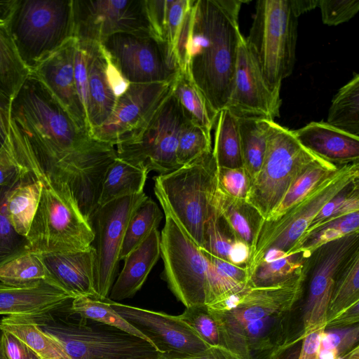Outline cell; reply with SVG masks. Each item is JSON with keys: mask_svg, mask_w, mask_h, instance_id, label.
Returning <instances> with one entry per match:
<instances>
[{"mask_svg": "<svg viewBox=\"0 0 359 359\" xmlns=\"http://www.w3.org/2000/svg\"><path fill=\"white\" fill-rule=\"evenodd\" d=\"M58 311L28 318L69 359H143L159 354L151 344L134 335L93 320L61 316Z\"/></svg>", "mask_w": 359, "mask_h": 359, "instance_id": "cell-4", "label": "cell"}, {"mask_svg": "<svg viewBox=\"0 0 359 359\" xmlns=\"http://www.w3.org/2000/svg\"><path fill=\"white\" fill-rule=\"evenodd\" d=\"M156 196L165 216L161 232L164 279L186 308L205 305L208 260L179 224L164 200L159 195Z\"/></svg>", "mask_w": 359, "mask_h": 359, "instance_id": "cell-10", "label": "cell"}, {"mask_svg": "<svg viewBox=\"0 0 359 359\" xmlns=\"http://www.w3.org/2000/svg\"><path fill=\"white\" fill-rule=\"evenodd\" d=\"M148 198L144 192L124 196L97 208L90 223L95 233V290L100 299L108 298L115 281L121 245L128 222Z\"/></svg>", "mask_w": 359, "mask_h": 359, "instance_id": "cell-14", "label": "cell"}, {"mask_svg": "<svg viewBox=\"0 0 359 359\" xmlns=\"http://www.w3.org/2000/svg\"><path fill=\"white\" fill-rule=\"evenodd\" d=\"M239 0H191L180 34L176 57L217 113L230 97L237 52L243 36Z\"/></svg>", "mask_w": 359, "mask_h": 359, "instance_id": "cell-2", "label": "cell"}, {"mask_svg": "<svg viewBox=\"0 0 359 359\" xmlns=\"http://www.w3.org/2000/svg\"><path fill=\"white\" fill-rule=\"evenodd\" d=\"M250 248L245 243L233 240L228 255V262L233 265L246 267L249 262Z\"/></svg>", "mask_w": 359, "mask_h": 359, "instance_id": "cell-58", "label": "cell"}, {"mask_svg": "<svg viewBox=\"0 0 359 359\" xmlns=\"http://www.w3.org/2000/svg\"><path fill=\"white\" fill-rule=\"evenodd\" d=\"M319 158L300 144L292 130L271 121L262 165L246 202L266 219L296 177Z\"/></svg>", "mask_w": 359, "mask_h": 359, "instance_id": "cell-9", "label": "cell"}, {"mask_svg": "<svg viewBox=\"0 0 359 359\" xmlns=\"http://www.w3.org/2000/svg\"><path fill=\"white\" fill-rule=\"evenodd\" d=\"M143 359H162V358L161 356V354L159 353L158 355H157L156 356H153V357H150V358H143Z\"/></svg>", "mask_w": 359, "mask_h": 359, "instance_id": "cell-60", "label": "cell"}, {"mask_svg": "<svg viewBox=\"0 0 359 359\" xmlns=\"http://www.w3.org/2000/svg\"><path fill=\"white\" fill-rule=\"evenodd\" d=\"M281 99L266 82L255 55L242 36L226 108L238 118L274 121L280 115Z\"/></svg>", "mask_w": 359, "mask_h": 359, "instance_id": "cell-17", "label": "cell"}, {"mask_svg": "<svg viewBox=\"0 0 359 359\" xmlns=\"http://www.w3.org/2000/svg\"><path fill=\"white\" fill-rule=\"evenodd\" d=\"M0 352L4 359H41L31 348L10 332L0 333Z\"/></svg>", "mask_w": 359, "mask_h": 359, "instance_id": "cell-52", "label": "cell"}, {"mask_svg": "<svg viewBox=\"0 0 359 359\" xmlns=\"http://www.w3.org/2000/svg\"><path fill=\"white\" fill-rule=\"evenodd\" d=\"M359 231V211L323 222L304 238L299 240L285 254L302 252L309 257L320 246Z\"/></svg>", "mask_w": 359, "mask_h": 359, "instance_id": "cell-39", "label": "cell"}, {"mask_svg": "<svg viewBox=\"0 0 359 359\" xmlns=\"http://www.w3.org/2000/svg\"><path fill=\"white\" fill-rule=\"evenodd\" d=\"M359 179V162L339 165L337 170L298 203L273 220L262 219L246 266L249 278L270 249L285 253L299 240L322 208Z\"/></svg>", "mask_w": 359, "mask_h": 359, "instance_id": "cell-8", "label": "cell"}, {"mask_svg": "<svg viewBox=\"0 0 359 359\" xmlns=\"http://www.w3.org/2000/svg\"><path fill=\"white\" fill-rule=\"evenodd\" d=\"M30 74L18 53L6 21L0 18V90L13 99Z\"/></svg>", "mask_w": 359, "mask_h": 359, "instance_id": "cell-36", "label": "cell"}, {"mask_svg": "<svg viewBox=\"0 0 359 359\" xmlns=\"http://www.w3.org/2000/svg\"><path fill=\"white\" fill-rule=\"evenodd\" d=\"M329 125L359 137V75L342 86L334 96L329 109Z\"/></svg>", "mask_w": 359, "mask_h": 359, "instance_id": "cell-38", "label": "cell"}, {"mask_svg": "<svg viewBox=\"0 0 359 359\" xmlns=\"http://www.w3.org/2000/svg\"><path fill=\"white\" fill-rule=\"evenodd\" d=\"M43 280L56 282L41 253L25 250L0 264V281L4 283L29 285Z\"/></svg>", "mask_w": 359, "mask_h": 359, "instance_id": "cell-37", "label": "cell"}, {"mask_svg": "<svg viewBox=\"0 0 359 359\" xmlns=\"http://www.w3.org/2000/svg\"><path fill=\"white\" fill-rule=\"evenodd\" d=\"M162 359H245L222 346H210L206 350L191 355L161 354Z\"/></svg>", "mask_w": 359, "mask_h": 359, "instance_id": "cell-53", "label": "cell"}, {"mask_svg": "<svg viewBox=\"0 0 359 359\" xmlns=\"http://www.w3.org/2000/svg\"><path fill=\"white\" fill-rule=\"evenodd\" d=\"M358 302L359 249L346 259L337 274L328 304L326 322Z\"/></svg>", "mask_w": 359, "mask_h": 359, "instance_id": "cell-40", "label": "cell"}, {"mask_svg": "<svg viewBox=\"0 0 359 359\" xmlns=\"http://www.w3.org/2000/svg\"><path fill=\"white\" fill-rule=\"evenodd\" d=\"M149 172L146 168L116 157L102 179L99 207L119 198L143 193Z\"/></svg>", "mask_w": 359, "mask_h": 359, "instance_id": "cell-29", "label": "cell"}, {"mask_svg": "<svg viewBox=\"0 0 359 359\" xmlns=\"http://www.w3.org/2000/svg\"><path fill=\"white\" fill-rule=\"evenodd\" d=\"M179 316L209 346H221L217 323L206 305L187 307Z\"/></svg>", "mask_w": 359, "mask_h": 359, "instance_id": "cell-45", "label": "cell"}, {"mask_svg": "<svg viewBox=\"0 0 359 359\" xmlns=\"http://www.w3.org/2000/svg\"><path fill=\"white\" fill-rule=\"evenodd\" d=\"M53 278L65 290L79 296L97 297L95 290L96 252L86 250L42 254Z\"/></svg>", "mask_w": 359, "mask_h": 359, "instance_id": "cell-25", "label": "cell"}, {"mask_svg": "<svg viewBox=\"0 0 359 359\" xmlns=\"http://www.w3.org/2000/svg\"><path fill=\"white\" fill-rule=\"evenodd\" d=\"M359 326L325 329L320 348L334 350L339 359L358 345Z\"/></svg>", "mask_w": 359, "mask_h": 359, "instance_id": "cell-50", "label": "cell"}, {"mask_svg": "<svg viewBox=\"0 0 359 359\" xmlns=\"http://www.w3.org/2000/svg\"><path fill=\"white\" fill-rule=\"evenodd\" d=\"M188 121L171 89L146 124L130 140L116 145L117 157L160 175L177 170L180 168L176 158L179 137Z\"/></svg>", "mask_w": 359, "mask_h": 359, "instance_id": "cell-12", "label": "cell"}, {"mask_svg": "<svg viewBox=\"0 0 359 359\" xmlns=\"http://www.w3.org/2000/svg\"><path fill=\"white\" fill-rule=\"evenodd\" d=\"M6 25L32 72L73 37L72 0H13Z\"/></svg>", "mask_w": 359, "mask_h": 359, "instance_id": "cell-5", "label": "cell"}, {"mask_svg": "<svg viewBox=\"0 0 359 359\" xmlns=\"http://www.w3.org/2000/svg\"><path fill=\"white\" fill-rule=\"evenodd\" d=\"M29 175L28 168L16 151L10 131L8 139L0 149V188L15 187Z\"/></svg>", "mask_w": 359, "mask_h": 359, "instance_id": "cell-47", "label": "cell"}, {"mask_svg": "<svg viewBox=\"0 0 359 359\" xmlns=\"http://www.w3.org/2000/svg\"><path fill=\"white\" fill-rule=\"evenodd\" d=\"M325 327H321L305 335H301L302 341L297 359H319L320 345Z\"/></svg>", "mask_w": 359, "mask_h": 359, "instance_id": "cell-54", "label": "cell"}, {"mask_svg": "<svg viewBox=\"0 0 359 359\" xmlns=\"http://www.w3.org/2000/svg\"><path fill=\"white\" fill-rule=\"evenodd\" d=\"M0 333H1V330H0ZM0 359H4L3 356L1 354V352H0Z\"/></svg>", "mask_w": 359, "mask_h": 359, "instance_id": "cell-61", "label": "cell"}, {"mask_svg": "<svg viewBox=\"0 0 359 359\" xmlns=\"http://www.w3.org/2000/svg\"><path fill=\"white\" fill-rule=\"evenodd\" d=\"M357 211H359V179L345 187L322 208L299 240L323 222Z\"/></svg>", "mask_w": 359, "mask_h": 359, "instance_id": "cell-43", "label": "cell"}, {"mask_svg": "<svg viewBox=\"0 0 359 359\" xmlns=\"http://www.w3.org/2000/svg\"><path fill=\"white\" fill-rule=\"evenodd\" d=\"M324 24L336 26L353 18L359 11L358 0H319Z\"/></svg>", "mask_w": 359, "mask_h": 359, "instance_id": "cell-51", "label": "cell"}, {"mask_svg": "<svg viewBox=\"0 0 359 359\" xmlns=\"http://www.w3.org/2000/svg\"><path fill=\"white\" fill-rule=\"evenodd\" d=\"M81 41V40H79ZM84 43L87 54V107L86 116L88 131L101 126L109 117L117 97L108 74L109 57L102 44L93 41Z\"/></svg>", "mask_w": 359, "mask_h": 359, "instance_id": "cell-22", "label": "cell"}, {"mask_svg": "<svg viewBox=\"0 0 359 359\" xmlns=\"http://www.w3.org/2000/svg\"><path fill=\"white\" fill-rule=\"evenodd\" d=\"M30 175V180H22L5 194L8 219L15 232L25 238L36 212L43 187L39 179Z\"/></svg>", "mask_w": 359, "mask_h": 359, "instance_id": "cell-28", "label": "cell"}, {"mask_svg": "<svg viewBox=\"0 0 359 359\" xmlns=\"http://www.w3.org/2000/svg\"><path fill=\"white\" fill-rule=\"evenodd\" d=\"M292 132L306 149L337 165L359 160V137L337 129L326 122L313 121Z\"/></svg>", "mask_w": 359, "mask_h": 359, "instance_id": "cell-24", "label": "cell"}, {"mask_svg": "<svg viewBox=\"0 0 359 359\" xmlns=\"http://www.w3.org/2000/svg\"><path fill=\"white\" fill-rule=\"evenodd\" d=\"M72 36L103 42L118 33H150L145 0H72Z\"/></svg>", "mask_w": 359, "mask_h": 359, "instance_id": "cell-15", "label": "cell"}, {"mask_svg": "<svg viewBox=\"0 0 359 359\" xmlns=\"http://www.w3.org/2000/svg\"><path fill=\"white\" fill-rule=\"evenodd\" d=\"M160 255L161 234L157 229L125 258L123 269L114 281L108 298L117 302L133 297L144 283Z\"/></svg>", "mask_w": 359, "mask_h": 359, "instance_id": "cell-26", "label": "cell"}, {"mask_svg": "<svg viewBox=\"0 0 359 359\" xmlns=\"http://www.w3.org/2000/svg\"><path fill=\"white\" fill-rule=\"evenodd\" d=\"M309 258L299 252L275 260L262 261L252 271L249 278V285H273L299 275L307 269Z\"/></svg>", "mask_w": 359, "mask_h": 359, "instance_id": "cell-41", "label": "cell"}, {"mask_svg": "<svg viewBox=\"0 0 359 359\" xmlns=\"http://www.w3.org/2000/svg\"><path fill=\"white\" fill-rule=\"evenodd\" d=\"M14 232L0 229V264L25 250V244H18Z\"/></svg>", "mask_w": 359, "mask_h": 359, "instance_id": "cell-55", "label": "cell"}, {"mask_svg": "<svg viewBox=\"0 0 359 359\" xmlns=\"http://www.w3.org/2000/svg\"><path fill=\"white\" fill-rule=\"evenodd\" d=\"M298 16L291 0H259L246 39L270 88L280 94L293 71Z\"/></svg>", "mask_w": 359, "mask_h": 359, "instance_id": "cell-7", "label": "cell"}, {"mask_svg": "<svg viewBox=\"0 0 359 359\" xmlns=\"http://www.w3.org/2000/svg\"><path fill=\"white\" fill-rule=\"evenodd\" d=\"M217 170L211 151L154 178L155 194L164 200L179 224L201 248L217 186Z\"/></svg>", "mask_w": 359, "mask_h": 359, "instance_id": "cell-6", "label": "cell"}, {"mask_svg": "<svg viewBox=\"0 0 359 359\" xmlns=\"http://www.w3.org/2000/svg\"><path fill=\"white\" fill-rule=\"evenodd\" d=\"M76 43L75 38L69 39L31 73L46 86L79 128L88 133L74 76Z\"/></svg>", "mask_w": 359, "mask_h": 359, "instance_id": "cell-20", "label": "cell"}, {"mask_svg": "<svg viewBox=\"0 0 359 359\" xmlns=\"http://www.w3.org/2000/svg\"><path fill=\"white\" fill-rule=\"evenodd\" d=\"M301 274L276 285H248L229 299L207 306L217 325L220 345L226 348L247 323L275 314L292 311L301 299L307 278Z\"/></svg>", "mask_w": 359, "mask_h": 359, "instance_id": "cell-11", "label": "cell"}, {"mask_svg": "<svg viewBox=\"0 0 359 359\" xmlns=\"http://www.w3.org/2000/svg\"><path fill=\"white\" fill-rule=\"evenodd\" d=\"M75 297L55 281L13 285L0 281V316L34 317L65 309Z\"/></svg>", "mask_w": 359, "mask_h": 359, "instance_id": "cell-21", "label": "cell"}, {"mask_svg": "<svg viewBox=\"0 0 359 359\" xmlns=\"http://www.w3.org/2000/svg\"><path fill=\"white\" fill-rule=\"evenodd\" d=\"M339 166L321 158L313 161L292 182L278 205L266 220L276 219L298 203L332 175Z\"/></svg>", "mask_w": 359, "mask_h": 359, "instance_id": "cell-33", "label": "cell"}, {"mask_svg": "<svg viewBox=\"0 0 359 359\" xmlns=\"http://www.w3.org/2000/svg\"><path fill=\"white\" fill-rule=\"evenodd\" d=\"M172 93L189 120L211 136L217 114L186 72L179 71L172 84Z\"/></svg>", "mask_w": 359, "mask_h": 359, "instance_id": "cell-30", "label": "cell"}, {"mask_svg": "<svg viewBox=\"0 0 359 359\" xmlns=\"http://www.w3.org/2000/svg\"><path fill=\"white\" fill-rule=\"evenodd\" d=\"M0 330L11 333L41 359H69L60 346L28 317L4 316Z\"/></svg>", "mask_w": 359, "mask_h": 359, "instance_id": "cell-34", "label": "cell"}, {"mask_svg": "<svg viewBox=\"0 0 359 359\" xmlns=\"http://www.w3.org/2000/svg\"><path fill=\"white\" fill-rule=\"evenodd\" d=\"M11 134L19 157L43 184L38 208L25 238V250L46 254L90 248L95 233L69 186L44 170L16 127L12 128Z\"/></svg>", "mask_w": 359, "mask_h": 359, "instance_id": "cell-3", "label": "cell"}, {"mask_svg": "<svg viewBox=\"0 0 359 359\" xmlns=\"http://www.w3.org/2000/svg\"><path fill=\"white\" fill-rule=\"evenodd\" d=\"M217 180L218 187L226 194L245 200L252 185L251 179L243 167H217Z\"/></svg>", "mask_w": 359, "mask_h": 359, "instance_id": "cell-49", "label": "cell"}, {"mask_svg": "<svg viewBox=\"0 0 359 359\" xmlns=\"http://www.w3.org/2000/svg\"><path fill=\"white\" fill-rule=\"evenodd\" d=\"M227 229L212 201L210 212L205 225L204 243L202 249L228 262V255L233 239L228 236Z\"/></svg>", "mask_w": 359, "mask_h": 359, "instance_id": "cell-46", "label": "cell"}, {"mask_svg": "<svg viewBox=\"0 0 359 359\" xmlns=\"http://www.w3.org/2000/svg\"><path fill=\"white\" fill-rule=\"evenodd\" d=\"M173 81L130 83L126 91L117 98L109 117L90 133V137L113 146L130 140L170 94Z\"/></svg>", "mask_w": 359, "mask_h": 359, "instance_id": "cell-18", "label": "cell"}, {"mask_svg": "<svg viewBox=\"0 0 359 359\" xmlns=\"http://www.w3.org/2000/svg\"><path fill=\"white\" fill-rule=\"evenodd\" d=\"M238 121L243 166L252 183L262 165L273 121L257 118H238Z\"/></svg>", "mask_w": 359, "mask_h": 359, "instance_id": "cell-31", "label": "cell"}, {"mask_svg": "<svg viewBox=\"0 0 359 359\" xmlns=\"http://www.w3.org/2000/svg\"><path fill=\"white\" fill-rule=\"evenodd\" d=\"M212 151L211 136L196 124L188 121L182 128L176 150L180 166L187 165Z\"/></svg>", "mask_w": 359, "mask_h": 359, "instance_id": "cell-44", "label": "cell"}, {"mask_svg": "<svg viewBox=\"0 0 359 359\" xmlns=\"http://www.w3.org/2000/svg\"><path fill=\"white\" fill-rule=\"evenodd\" d=\"M215 127L212 154L217 166L243 167L238 118L225 107L218 112Z\"/></svg>", "mask_w": 359, "mask_h": 359, "instance_id": "cell-32", "label": "cell"}, {"mask_svg": "<svg viewBox=\"0 0 359 359\" xmlns=\"http://www.w3.org/2000/svg\"><path fill=\"white\" fill-rule=\"evenodd\" d=\"M191 4V0H170L166 1L165 42L171 53L176 59V49L180 34Z\"/></svg>", "mask_w": 359, "mask_h": 359, "instance_id": "cell-48", "label": "cell"}, {"mask_svg": "<svg viewBox=\"0 0 359 359\" xmlns=\"http://www.w3.org/2000/svg\"><path fill=\"white\" fill-rule=\"evenodd\" d=\"M107 299L112 308L140 331L160 354L191 355L210 347L179 316Z\"/></svg>", "mask_w": 359, "mask_h": 359, "instance_id": "cell-19", "label": "cell"}, {"mask_svg": "<svg viewBox=\"0 0 359 359\" xmlns=\"http://www.w3.org/2000/svg\"><path fill=\"white\" fill-rule=\"evenodd\" d=\"M101 44L130 83L171 82L180 71L168 44L150 33H118Z\"/></svg>", "mask_w": 359, "mask_h": 359, "instance_id": "cell-13", "label": "cell"}, {"mask_svg": "<svg viewBox=\"0 0 359 359\" xmlns=\"http://www.w3.org/2000/svg\"><path fill=\"white\" fill-rule=\"evenodd\" d=\"M158 205L147 198L133 213L125 231L119 259L124 260L158 226L163 219Z\"/></svg>", "mask_w": 359, "mask_h": 359, "instance_id": "cell-42", "label": "cell"}, {"mask_svg": "<svg viewBox=\"0 0 359 359\" xmlns=\"http://www.w3.org/2000/svg\"><path fill=\"white\" fill-rule=\"evenodd\" d=\"M290 312L247 323L226 348L245 359L271 358L286 343Z\"/></svg>", "mask_w": 359, "mask_h": 359, "instance_id": "cell-23", "label": "cell"}, {"mask_svg": "<svg viewBox=\"0 0 359 359\" xmlns=\"http://www.w3.org/2000/svg\"><path fill=\"white\" fill-rule=\"evenodd\" d=\"M69 316L97 322L144 339L149 340L131 323L118 314L109 304L107 298L91 296L74 297L66 306Z\"/></svg>", "mask_w": 359, "mask_h": 359, "instance_id": "cell-35", "label": "cell"}, {"mask_svg": "<svg viewBox=\"0 0 359 359\" xmlns=\"http://www.w3.org/2000/svg\"><path fill=\"white\" fill-rule=\"evenodd\" d=\"M318 1L319 0H291L293 10L298 17L317 7Z\"/></svg>", "mask_w": 359, "mask_h": 359, "instance_id": "cell-59", "label": "cell"}, {"mask_svg": "<svg viewBox=\"0 0 359 359\" xmlns=\"http://www.w3.org/2000/svg\"><path fill=\"white\" fill-rule=\"evenodd\" d=\"M11 118L41 166L69 186L90 219L99 207L104 173L117 157L114 146L80 130L32 73L12 100Z\"/></svg>", "mask_w": 359, "mask_h": 359, "instance_id": "cell-1", "label": "cell"}, {"mask_svg": "<svg viewBox=\"0 0 359 359\" xmlns=\"http://www.w3.org/2000/svg\"><path fill=\"white\" fill-rule=\"evenodd\" d=\"M359 249V231L316 249L309 258V283L303 309L305 335L325 327L327 311L337 274L346 259Z\"/></svg>", "mask_w": 359, "mask_h": 359, "instance_id": "cell-16", "label": "cell"}, {"mask_svg": "<svg viewBox=\"0 0 359 359\" xmlns=\"http://www.w3.org/2000/svg\"><path fill=\"white\" fill-rule=\"evenodd\" d=\"M359 302L343 310L326 322L325 329L342 328L358 325Z\"/></svg>", "mask_w": 359, "mask_h": 359, "instance_id": "cell-56", "label": "cell"}, {"mask_svg": "<svg viewBox=\"0 0 359 359\" xmlns=\"http://www.w3.org/2000/svg\"><path fill=\"white\" fill-rule=\"evenodd\" d=\"M212 204L233 239L246 243L251 250L262 219L257 211L245 199L226 194L218 187L217 180Z\"/></svg>", "mask_w": 359, "mask_h": 359, "instance_id": "cell-27", "label": "cell"}, {"mask_svg": "<svg viewBox=\"0 0 359 359\" xmlns=\"http://www.w3.org/2000/svg\"><path fill=\"white\" fill-rule=\"evenodd\" d=\"M13 99L0 90V149L10 133Z\"/></svg>", "mask_w": 359, "mask_h": 359, "instance_id": "cell-57", "label": "cell"}]
</instances>
